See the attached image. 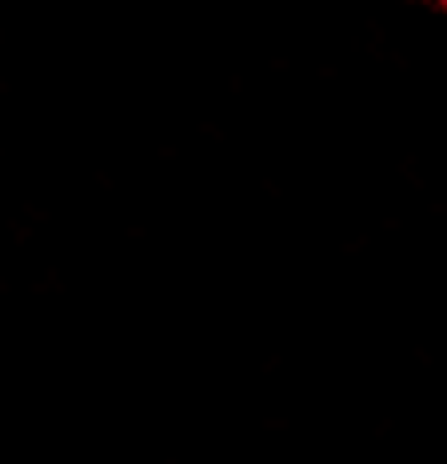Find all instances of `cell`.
I'll return each instance as SVG.
<instances>
[{"label": "cell", "mask_w": 447, "mask_h": 464, "mask_svg": "<svg viewBox=\"0 0 447 464\" xmlns=\"http://www.w3.org/2000/svg\"><path fill=\"white\" fill-rule=\"evenodd\" d=\"M440 5H443V8H447V0H440Z\"/></svg>", "instance_id": "obj_1"}]
</instances>
